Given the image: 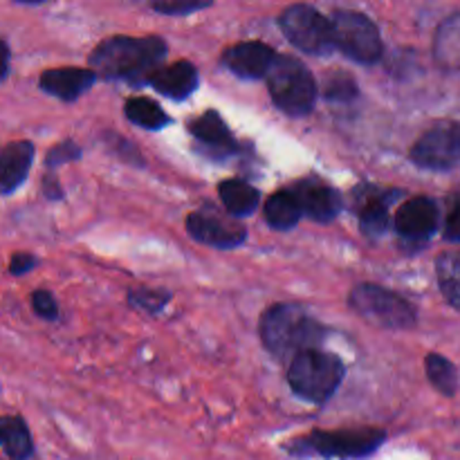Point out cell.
I'll return each mask as SVG.
<instances>
[{"instance_id": "obj_1", "label": "cell", "mask_w": 460, "mask_h": 460, "mask_svg": "<svg viewBox=\"0 0 460 460\" xmlns=\"http://www.w3.org/2000/svg\"><path fill=\"white\" fill-rule=\"evenodd\" d=\"M169 45L162 36H108L90 52V67L103 79L146 84L160 70Z\"/></svg>"}, {"instance_id": "obj_2", "label": "cell", "mask_w": 460, "mask_h": 460, "mask_svg": "<svg viewBox=\"0 0 460 460\" xmlns=\"http://www.w3.org/2000/svg\"><path fill=\"white\" fill-rule=\"evenodd\" d=\"M261 341L277 359H292L308 349H319L326 328L296 304H277L261 317Z\"/></svg>"}, {"instance_id": "obj_3", "label": "cell", "mask_w": 460, "mask_h": 460, "mask_svg": "<svg viewBox=\"0 0 460 460\" xmlns=\"http://www.w3.org/2000/svg\"><path fill=\"white\" fill-rule=\"evenodd\" d=\"M386 431L377 427H359V429L337 431H310L308 436L290 440L286 452L295 458H340L358 460L376 454L385 445Z\"/></svg>"}, {"instance_id": "obj_4", "label": "cell", "mask_w": 460, "mask_h": 460, "mask_svg": "<svg viewBox=\"0 0 460 460\" xmlns=\"http://www.w3.org/2000/svg\"><path fill=\"white\" fill-rule=\"evenodd\" d=\"M346 367L337 355L322 349H308L290 359L288 385L299 398L313 404H323L337 394L344 382Z\"/></svg>"}, {"instance_id": "obj_5", "label": "cell", "mask_w": 460, "mask_h": 460, "mask_svg": "<svg viewBox=\"0 0 460 460\" xmlns=\"http://www.w3.org/2000/svg\"><path fill=\"white\" fill-rule=\"evenodd\" d=\"M268 90L274 106L290 117H305L313 112L319 97L314 75L299 58L279 54L268 75Z\"/></svg>"}, {"instance_id": "obj_6", "label": "cell", "mask_w": 460, "mask_h": 460, "mask_svg": "<svg viewBox=\"0 0 460 460\" xmlns=\"http://www.w3.org/2000/svg\"><path fill=\"white\" fill-rule=\"evenodd\" d=\"M349 305L355 314L389 331H409L418 323V313L402 295L376 283H359L350 290Z\"/></svg>"}, {"instance_id": "obj_7", "label": "cell", "mask_w": 460, "mask_h": 460, "mask_svg": "<svg viewBox=\"0 0 460 460\" xmlns=\"http://www.w3.org/2000/svg\"><path fill=\"white\" fill-rule=\"evenodd\" d=\"M335 48L359 66H376L385 54L380 27L362 12L337 9L331 16Z\"/></svg>"}, {"instance_id": "obj_8", "label": "cell", "mask_w": 460, "mask_h": 460, "mask_svg": "<svg viewBox=\"0 0 460 460\" xmlns=\"http://www.w3.org/2000/svg\"><path fill=\"white\" fill-rule=\"evenodd\" d=\"M279 30L296 49L313 57H326L337 49L332 21L313 4L296 3L283 9L279 16Z\"/></svg>"}, {"instance_id": "obj_9", "label": "cell", "mask_w": 460, "mask_h": 460, "mask_svg": "<svg viewBox=\"0 0 460 460\" xmlns=\"http://www.w3.org/2000/svg\"><path fill=\"white\" fill-rule=\"evenodd\" d=\"M411 162L425 171H452L460 166V121L436 124L411 148Z\"/></svg>"}, {"instance_id": "obj_10", "label": "cell", "mask_w": 460, "mask_h": 460, "mask_svg": "<svg viewBox=\"0 0 460 460\" xmlns=\"http://www.w3.org/2000/svg\"><path fill=\"white\" fill-rule=\"evenodd\" d=\"M187 232L193 241L214 250H236L247 241V229L234 216L211 205L189 214Z\"/></svg>"}, {"instance_id": "obj_11", "label": "cell", "mask_w": 460, "mask_h": 460, "mask_svg": "<svg viewBox=\"0 0 460 460\" xmlns=\"http://www.w3.org/2000/svg\"><path fill=\"white\" fill-rule=\"evenodd\" d=\"M440 214L438 205L427 196L409 198L398 211H395L394 227L402 245L411 247L413 252L422 250L434 238L438 229Z\"/></svg>"}, {"instance_id": "obj_12", "label": "cell", "mask_w": 460, "mask_h": 460, "mask_svg": "<svg viewBox=\"0 0 460 460\" xmlns=\"http://www.w3.org/2000/svg\"><path fill=\"white\" fill-rule=\"evenodd\" d=\"M277 49L270 48L263 40H243V43H236L225 49L223 57H220V63L232 75L247 81H256L263 79V76L268 79L270 70L277 63Z\"/></svg>"}, {"instance_id": "obj_13", "label": "cell", "mask_w": 460, "mask_h": 460, "mask_svg": "<svg viewBox=\"0 0 460 460\" xmlns=\"http://www.w3.org/2000/svg\"><path fill=\"white\" fill-rule=\"evenodd\" d=\"M355 193H358L355 196V214H358L359 229L371 238L382 236L389 229V209L398 200V191L373 187V184H362Z\"/></svg>"}, {"instance_id": "obj_14", "label": "cell", "mask_w": 460, "mask_h": 460, "mask_svg": "<svg viewBox=\"0 0 460 460\" xmlns=\"http://www.w3.org/2000/svg\"><path fill=\"white\" fill-rule=\"evenodd\" d=\"M295 196L299 198L304 216L314 223H332L341 214V193L335 187L317 178H304L292 187Z\"/></svg>"}, {"instance_id": "obj_15", "label": "cell", "mask_w": 460, "mask_h": 460, "mask_svg": "<svg viewBox=\"0 0 460 460\" xmlns=\"http://www.w3.org/2000/svg\"><path fill=\"white\" fill-rule=\"evenodd\" d=\"M97 76L93 67H49L39 76V88L49 97L72 103L93 88Z\"/></svg>"}, {"instance_id": "obj_16", "label": "cell", "mask_w": 460, "mask_h": 460, "mask_svg": "<svg viewBox=\"0 0 460 460\" xmlns=\"http://www.w3.org/2000/svg\"><path fill=\"white\" fill-rule=\"evenodd\" d=\"M189 130H191L193 139L200 144V148L209 157L223 160V157L234 155V151H236V139H234L232 130L216 111H207L196 119H191Z\"/></svg>"}, {"instance_id": "obj_17", "label": "cell", "mask_w": 460, "mask_h": 460, "mask_svg": "<svg viewBox=\"0 0 460 460\" xmlns=\"http://www.w3.org/2000/svg\"><path fill=\"white\" fill-rule=\"evenodd\" d=\"M146 84L155 93H160L162 97L182 102V99L191 97L196 93L198 84H200V75H198V67L191 61L182 58V61H175L153 72Z\"/></svg>"}, {"instance_id": "obj_18", "label": "cell", "mask_w": 460, "mask_h": 460, "mask_svg": "<svg viewBox=\"0 0 460 460\" xmlns=\"http://www.w3.org/2000/svg\"><path fill=\"white\" fill-rule=\"evenodd\" d=\"M34 160V144L21 139V142H9L0 153V191L3 196H12L31 169Z\"/></svg>"}, {"instance_id": "obj_19", "label": "cell", "mask_w": 460, "mask_h": 460, "mask_svg": "<svg viewBox=\"0 0 460 460\" xmlns=\"http://www.w3.org/2000/svg\"><path fill=\"white\" fill-rule=\"evenodd\" d=\"M434 58L445 72L460 75V13H452L434 36Z\"/></svg>"}, {"instance_id": "obj_20", "label": "cell", "mask_w": 460, "mask_h": 460, "mask_svg": "<svg viewBox=\"0 0 460 460\" xmlns=\"http://www.w3.org/2000/svg\"><path fill=\"white\" fill-rule=\"evenodd\" d=\"M218 196L223 202L225 211L234 218H243V216H252L261 205L259 189L252 187L250 182L238 178L223 180L218 184Z\"/></svg>"}, {"instance_id": "obj_21", "label": "cell", "mask_w": 460, "mask_h": 460, "mask_svg": "<svg viewBox=\"0 0 460 460\" xmlns=\"http://www.w3.org/2000/svg\"><path fill=\"white\" fill-rule=\"evenodd\" d=\"M301 218H304V209L292 189L277 191L265 202V220L277 232H290L299 225Z\"/></svg>"}, {"instance_id": "obj_22", "label": "cell", "mask_w": 460, "mask_h": 460, "mask_svg": "<svg viewBox=\"0 0 460 460\" xmlns=\"http://www.w3.org/2000/svg\"><path fill=\"white\" fill-rule=\"evenodd\" d=\"M0 440L4 456L12 460H30L34 456V440L25 420L18 416H4L0 420Z\"/></svg>"}, {"instance_id": "obj_23", "label": "cell", "mask_w": 460, "mask_h": 460, "mask_svg": "<svg viewBox=\"0 0 460 460\" xmlns=\"http://www.w3.org/2000/svg\"><path fill=\"white\" fill-rule=\"evenodd\" d=\"M124 115L130 124L146 130H162L171 124V117L148 97H130L124 103Z\"/></svg>"}, {"instance_id": "obj_24", "label": "cell", "mask_w": 460, "mask_h": 460, "mask_svg": "<svg viewBox=\"0 0 460 460\" xmlns=\"http://www.w3.org/2000/svg\"><path fill=\"white\" fill-rule=\"evenodd\" d=\"M436 277L445 301L460 310V252H445L436 259Z\"/></svg>"}, {"instance_id": "obj_25", "label": "cell", "mask_w": 460, "mask_h": 460, "mask_svg": "<svg viewBox=\"0 0 460 460\" xmlns=\"http://www.w3.org/2000/svg\"><path fill=\"white\" fill-rule=\"evenodd\" d=\"M425 368H427V377H429L431 385L440 391L443 395L452 398V395L458 394L460 386V376L458 368L449 362L447 358L438 353H429L425 358Z\"/></svg>"}, {"instance_id": "obj_26", "label": "cell", "mask_w": 460, "mask_h": 460, "mask_svg": "<svg viewBox=\"0 0 460 460\" xmlns=\"http://www.w3.org/2000/svg\"><path fill=\"white\" fill-rule=\"evenodd\" d=\"M359 94L358 81L349 72L335 70L326 76L323 81V99L331 103H350L355 102Z\"/></svg>"}, {"instance_id": "obj_27", "label": "cell", "mask_w": 460, "mask_h": 460, "mask_svg": "<svg viewBox=\"0 0 460 460\" xmlns=\"http://www.w3.org/2000/svg\"><path fill=\"white\" fill-rule=\"evenodd\" d=\"M130 308H137L146 314H160L171 301L169 290H153V288H133L126 295Z\"/></svg>"}, {"instance_id": "obj_28", "label": "cell", "mask_w": 460, "mask_h": 460, "mask_svg": "<svg viewBox=\"0 0 460 460\" xmlns=\"http://www.w3.org/2000/svg\"><path fill=\"white\" fill-rule=\"evenodd\" d=\"M162 16H189V13L209 9L216 0H139Z\"/></svg>"}, {"instance_id": "obj_29", "label": "cell", "mask_w": 460, "mask_h": 460, "mask_svg": "<svg viewBox=\"0 0 460 460\" xmlns=\"http://www.w3.org/2000/svg\"><path fill=\"white\" fill-rule=\"evenodd\" d=\"M81 157V146L72 139H66L58 146L49 148L48 155H45V166L48 169H57V166L67 164V162H76Z\"/></svg>"}, {"instance_id": "obj_30", "label": "cell", "mask_w": 460, "mask_h": 460, "mask_svg": "<svg viewBox=\"0 0 460 460\" xmlns=\"http://www.w3.org/2000/svg\"><path fill=\"white\" fill-rule=\"evenodd\" d=\"M31 308H34V313L39 314L40 319H45V322H57L58 319L57 299H54L48 290H36L34 295H31Z\"/></svg>"}, {"instance_id": "obj_31", "label": "cell", "mask_w": 460, "mask_h": 460, "mask_svg": "<svg viewBox=\"0 0 460 460\" xmlns=\"http://www.w3.org/2000/svg\"><path fill=\"white\" fill-rule=\"evenodd\" d=\"M445 241L460 243V196L454 198L449 207L447 220H445Z\"/></svg>"}, {"instance_id": "obj_32", "label": "cell", "mask_w": 460, "mask_h": 460, "mask_svg": "<svg viewBox=\"0 0 460 460\" xmlns=\"http://www.w3.org/2000/svg\"><path fill=\"white\" fill-rule=\"evenodd\" d=\"M36 256L31 254H13L12 261H9V272L13 274V277H22V274L31 272V270L36 268Z\"/></svg>"}, {"instance_id": "obj_33", "label": "cell", "mask_w": 460, "mask_h": 460, "mask_svg": "<svg viewBox=\"0 0 460 460\" xmlns=\"http://www.w3.org/2000/svg\"><path fill=\"white\" fill-rule=\"evenodd\" d=\"M40 189H43V196L48 198V200H63V187L61 182H58L57 173H45Z\"/></svg>"}, {"instance_id": "obj_34", "label": "cell", "mask_w": 460, "mask_h": 460, "mask_svg": "<svg viewBox=\"0 0 460 460\" xmlns=\"http://www.w3.org/2000/svg\"><path fill=\"white\" fill-rule=\"evenodd\" d=\"M9 75V45L3 40V79Z\"/></svg>"}, {"instance_id": "obj_35", "label": "cell", "mask_w": 460, "mask_h": 460, "mask_svg": "<svg viewBox=\"0 0 460 460\" xmlns=\"http://www.w3.org/2000/svg\"><path fill=\"white\" fill-rule=\"evenodd\" d=\"M16 3H21V4H43V3H48V0H16Z\"/></svg>"}]
</instances>
